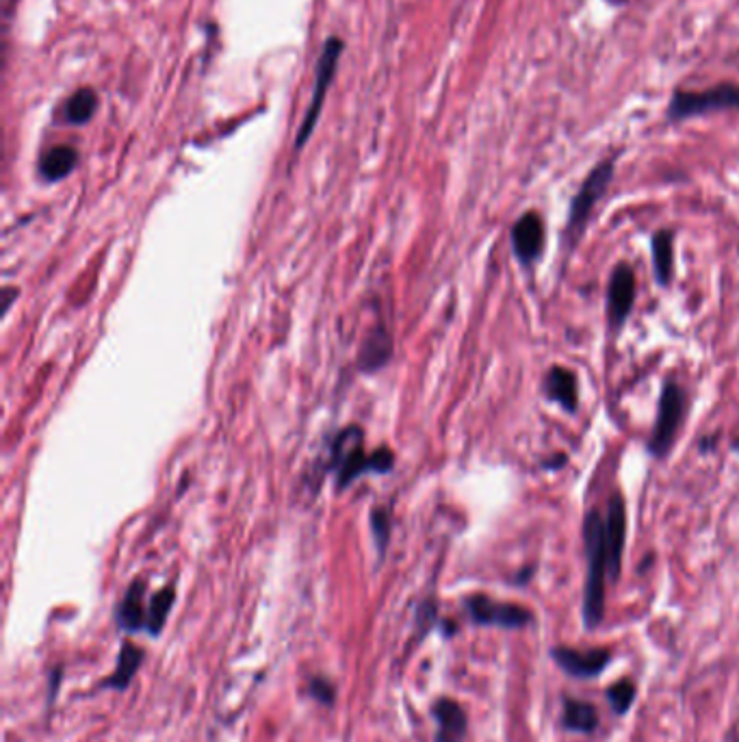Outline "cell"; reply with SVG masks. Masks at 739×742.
<instances>
[{"label":"cell","instance_id":"obj_8","mask_svg":"<svg viewBox=\"0 0 739 742\" xmlns=\"http://www.w3.org/2000/svg\"><path fill=\"white\" fill-rule=\"evenodd\" d=\"M551 658L558 667L562 668L564 673H569L571 677H582V679H591L596 677L598 673H603L607 665L611 663V652L609 650H573V647H553L551 650Z\"/></svg>","mask_w":739,"mask_h":742},{"label":"cell","instance_id":"obj_13","mask_svg":"<svg viewBox=\"0 0 739 742\" xmlns=\"http://www.w3.org/2000/svg\"><path fill=\"white\" fill-rule=\"evenodd\" d=\"M547 393L551 400H555L562 408L566 411H575L580 395H577V378L573 371L564 370V368H553L547 373L544 380Z\"/></svg>","mask_w":739,"mask_h":742},{"label":"cell","instance_id":"obj_9","mask_svg":"<svg viewBox=\"0 0 739 742\" xmlns=\"http://www.w3.org/2000/svg\"><path fill=\"white\" fill-rule=\"evenodd\" d=\"M432 717L437 719V742H462L468 732V719L464 708L455 701L443 697L432 706Z\"/></svg>","mask_w":739,"mask_h":742},{"label":"cell","instance_id":"obj_3","mask_svg":"<svg viewBox=\"0 0 739 742\" xmlns=\"http://www.w3.org/2000/svg\"><path fill=\"white\" fill-rule=\"evenodd\" d=\"M736 107H739V87L736 85H720L705 91H676L670 100L668 118L679 122Z\"/></svg>","mask_w":739,"mask_h":742},{"label":"cell","instance_id":"obj_23","mask_svg":"<svg viewBox=\"0 0 739 742\" xmlns=\"http://www.w3.org/2000/svg\"><path fill=\"white\" fill-rule=\"evenodd\" d=\"M373 532H375V538H377V547H379V552H384V547H386V541H388V520H386V513L382 515V521L377 520V513L373 515Z\"/></svg>","mask_w":739,"mask_h":742},{"label":"cell","instance_id":"obj_4","mask_svg":"<svg viewBox=\"0 0 739 742\" xmlns=\"http://www.w3.org/2000/svg\"><path fill=\"white\" fill-rule=\"evenodd\" d=\"M341 53H343V42L339 37H332V40L326 42L323 53H321L319 64H317V75H315V85H312V100H310L308 113L304 116V122H301L299 133H297V149H301L315 131V124H317V118L321 113L326 94H328V89L334 80V75H337Z\"/></svg>","mask_w":739,"mask_h":742},{"label":"cell","instance_id":"obj_20","mask_svg":"<svg viewBox=\"0 0 739 742\" xmlns=\"http://www.w3.org/2000/svg\"><path fill=\"white\" fill-rule=\"evenodd\" d=\"M607 701L616 714H627L636 701V686L629 679H620L607 688Z\"/></svg>","mask_w":739,"mask_h":742},{"label":"cell","instance_id":"obj_6","mask_svg":"<svg viewBox=\"0 0 739 742\" xmlns=\"http://www.w3.org/2000/svg\"><path fill=\"white\" fill-rule=\"evenodd\" d=\"M685 415V395L681 391L679 384L674 382H665L664 391H662V400H660V413H658V424L653 428L651 441H649V449L662 458L676 439V433L681 428Z\"/></svg>","mask_w":739,"mask_h":742},{"label":"cell","instance_id":"obj_18","mask_svg":"<svg viewBox=\"0 0 739 742\" xmlns=\"http://www.w3.org/2000/svg\"><path fill=\"white\" fill-rule=\"evenodd\" d=\"M98 109V96L93 89L85 87V89H78L75 96L68 100L66 105V120L70 124H85L91 120V116L96 113Z\"/></svg>","mask_w":739,"mask_h":742},{"label":"cell","instance_id":"obj_19","mask_svg":"<svg viewBox=\"0 0 739 742\" xmlns=\"http://www.w3.org/2000/svg\"><path fill=\"white\" fill-rule=\"evenodd\" d=\"M172 603H174V589L169 587L152 597L148 605V623H146V630L152 636H156L163 630V623L172 610Z\"/></svg>","mask_w":739,"mask_h":742},{"label":"cell","instance_id":"obj_14","mask_svg":"<svg viewBox=\"0 0 739 742\" xmlns=\"http://www.w3.org/2000/svg\"><path fill=\"white\" fill-rule=\"evenodd\" d=\"M562 723L569 732L592 734L598 728V712L588 701L580 699H564V714Z\"/></svg>","mask_w":739,"mask_h":742},{"label":"cell","instance_id":"obj_24","mask_svg":"<svg viewBox=\"0 0 739 742\" xmlns=\"http://www.w3.org/2000/svg\"><path fill=\"white\" fill-rule=\"evenodd\" d=\"M607 2H611V4H622V2H627V0H607Z\"/></svg>","mask_w":739,"mask_h":742},{"label":"cell","instance_id":"obj_11","mask_svg":"<svg viewBox=\"0 0 739 742\" xmlns=\"http://www.w3.org/2000/svg\"><path fill=\"white\" fill-rule=\"evenodd\" d=\"M609 315L616 326H620L633 308L636 299V276L627 265H618L609 281Z\"/></svg>","mask_w":739,"mask_h":742},{"label":"cell","instance_id":"obj_15","mask_svg":"<svg viewBox=\"0 0 739 742\" xmlns=\"http://www.w3.org/2000/svg\"><path fill=\"white\" fill-rule=\"evenodd\" d=\"M142 663H144V652L133 643H124V647L120 650V656H118L115 670L104 681V686L115 688V690H124L131 684V679L135 677L137 668L142 667Z\"/></svg>","mask_w":739,"mask_h":742},{"label":"cell","instance_id":"obj_10","mask_svg":"<svg viewBox=\"0 0 739 742\" xmlns=\"http://www.w3.org/2000/svg\"><path fill=\"white\" fill-rule=\"evenodd\" d=\"M515 254L522 263H533L544 248V223L536 214H525L512 228Z\"/></svg>","mask_w":739,"mask_h":742},{"label":"cell","instance_id":"obj_17","mask_svg":"<svg viewBox=\"0 0 739 742\" xmlns=\"http://www.w3.org/2000/svg\"><path fill=\"white\" fill-rule=\"evenodd\" d=\"M653 263H655L658 281L662 285H668L672 281V268H674V248H672L670 230H660L653 237Z\"/></svg>","mask_w":739,"mask_h":742},{"label":"cell","instance_id":"obj_7","mask_svg":"<svg viewBox=\"0 0 739 742\" xmlns=\"http://www.w3.org/2000/svg\"><path fill=\"white\" fill-rule=\"evenodd\" d=\"M611 176H614V161H605V163L596 165L591 174H588V178L584 181L582 189L577 192V196H575V200L571 205L569 228H566V234H569L571 241H575L582 234L584 226H586L588 218H591L594 205L598 203V198L609 187Z\"/></svg>","mask_w":739,"mask_h":742},{"label":"cell","instance_id":"obj_5","mask_svg":"<svg viewBox=\"0 0 739 742\" xmlns=\"http://www.w3.org/2000/svg\"><path fill=\"white\" fill-rule=\"evenodd\" d=\"M466 612L473 623L477 625H493L504 630H522L533 621L531 610L518 605L495 601L486 594H473L466 599Z\"/></svg>","mask_w":739,"mask_h":742},{"label":"cell","instance_id":"obj_2","mask_svg":"<svg viewBox=\"0 0 739 742\" xmlns=\"http://www.w3.org/2000/svg\"><path fill=\"white\" fill-rule=\"evenodd\" d=\"M359 441H361V430L350 428L334 444L332 467L339 471V487L352 484V480L365 471L386 473L393 467V454L388 449L365 454Z\"/></svg>","mask_w":739,"mask_h":742},{"label":"cell","instance_id":"obj_22","mask_svg":"<svg viewBox=\"0 0 739 742\" xmlns=\"http://www.w3.org/2000/svg\"><path fill=\"white\" fill-rule=\"evenodd\" d=\"M308 692L319 703H326V706L334 703V686L326 677H312L310 684H308Z\"/></svg>","mask_w":739,"mask_h":742},{"label":"cell","instance_id":"obj_16","mask_svg":"<svg viewBox=\"0 0 739 742\" xmlns=\"http://www.w3.org/2000/svg\"><path fill=\"white\" fill-rule=\"evenodd\" d=\"M78 163V152L73 146H55L48 150L40 161V174L46 181L66 178Z\"/></svg>","mask_w":739,"mask_h":742},{"label":"cell","instance_id":"obj_21","mask_svg":"<svg viewBox=\"0 0 739 742\" xmlns=\"http://www.w3.org/2000/svg\"><path fill=\"white\" fill-rule=\"evenodd\" d=\"M382 343H388V337L386 335H375V339L365 348V368L367 370L379 368L388 359L390 350H382Z\"/></svg>","mask_w":739,"mask_h":742},{"label":"cell","instance_id":"obj_1","mask_svg":"<svg viewBox=\"0 0 739 742\" xmlns=\"http://www.w3.org/2000/svg\"><path fill=\"white\" fill-rule=\"evenodd\" d=\"M584 547L588 560L586 587H584V623L586 630H596L605 616V587L611 580V558L607 547L605 517L598 511L588 513L584 521Z\"/></svg>","mask_w":739,"mask_h":742},{"label":"cell","instance_id":"obj_12","mask_svg":"<svg viewBox=\"0 0 739 742\" xmlns=\"http://www.w3.org/2000/svg\"><path fill=\"white\" fill-rule=\"evenodd\" d=\"M144 594H146V585L137 580V582L131 585V589L126 591L122 603H120L118 621H120V628H124L126 632L146 630L148 605L144 603Z\"/></svg>","mask_w":739,"mask_h":742}]
</instances>
